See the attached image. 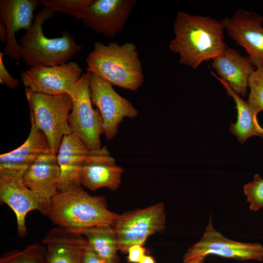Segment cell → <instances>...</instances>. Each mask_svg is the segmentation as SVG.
I'll return each mask as SVG.
<instances>
[{
    "instance_id": "10",
    "label": "cell",
    "mask_w": 263,
    "mask_h": 263,
    "mask_svg": "<svg viewBox=\"0 0 263 263\" xmlns=\"http://www.w3.org/2000/svg\"><path fill=\"white\" fill-rule=\"evenodd\" d=\"M0 199L14 212L19 237L28 234L25 218L29 212L37 210L48 216L50 211L51 198L30 189L21 177L0 176Z\"/></svg>"
},
{
    "instance_id": "19",
    "label": "cell",
    "mask_w": 263,
    "mask_h": 263,
    "mask_svg": "<svg viewBox=\"0 0 263 263\" xmlns=\"http://www.w3.org/2000/svg\"><path fill=\"white\" fill-rule=\"evenodd\" d=\"M89 151L73 133L63 137L56 153L60 172L58 191L71 186L81 185V169Z\"/></svg>"
},
{
    "instance_id": "9",
    "label": "cell",
    "mask_w": 263,
    "mask_h": 263,
    "mask_svg": "<svg viewBox=\"0 0 263 263\" xmlns=\"http://www.w3.org/2000/svg\"><path fill=\"white\" fill-rule=\"evenodd\" d=\"M90 88L92 104L99 110L103 119L104 134L107 140L112 139L116 135L118 126L124 118H135L138 111L110 83L92 73Z\"/></svg>"
},
{
    "instance_id": "20",
    "label": "cell",
    "mask_w": 263,
    "mask_h": 263,
    "mask_svg": "<svg viewBox=\"0 0 263 263\" xmlns=\"http://www.w3.org/2000/svg\"><path fill=\"white\" fill-rule=\"evenodd\" d=\"M60 174L56 154L51 151L40 155L30 165L22 180L30 189L52 198L58 192Z\"/></svg>"
},
{
    "instance_id": "16",
    "label": "cell",
    "mask_w": 263,
    "mask_h": 263,
    "mask_svg": "<svg viewBox=\"0 0 263 263\" xmlns=\"http://www.w3.org/2000/svg\"><path fill=\"white\" fill-rule=\"evenodd\" d=\"M31 129L24 143L18 148L0 155V176L21 177L40 155L51 151L45 134L30 119Z\"/></svg>"
},
{
    "instance_id": "26",
    "label": "cell",
    "mask_w": 263,
    "mask_h": 263,
    "mask_svg": "<svg viewBox=\"0 0 263 263\" xmlns=\"http://www.w3.org/2000/svg\"><path fill=\"white\" fill-rule=\"evenodd\" d=\"M244 192L250 210L263 208V178L259 174H255L253 180L244 186Z\"/></svg>"
},
{
    "instance_id": "21",
    "label": "cell",
    "mask_w": 263,
    "mask_h": 263,
    "mask_svg": "<svg viewBox=\"0 0 263 263\" xmlns=\"http://www.w3.org/2000/svg\"><path fill=\"white\" fill-rule=\"evenodd\" d=\"M211 74L217 79L226 91L227 94L234 100L237 111V121L230 125L229 130L241 143L253 136L263 138V128L260 125L257 115L253 112L247 100L232 89L226 82L220 78L215 73Z\"/></svg>"
},
{
    "instance_id": "13",
    "label": "cell",
    "mask_w": 263,
    "mask_h": 263,
    "mask_svg": "<svg viewBox=\"0 0 263 263\" xmlns=\"http://www.w3.org/2000/svg\"><path fill=\"white\" fill-rule=\"evenodd\" d=\"M136 3L135 0H93L82 22L96 33L113 38L124 29Z\"/></svg>"
},
{
    "instance_id": "17",
    "label": "cell",
    "mask_w": 263,
    "mask_h": 263,
    "mask_svg": "<svg viewBox=\"0 0 263 263\" xmlns=\"http://www.w3.org/2000/svg\"><path fill=\"white\" fill-rule=\"evenodd\" d=\"M42 244L46 248V263H82L88 242L82 233L57 226L48 232Z\"/></svg>"
},
{
    "instance_id": "12",
    "label": "cell",
    "mask_w": 263,
    "mask_h": 263,
    "mask_svg": "<svg viewBox=\"0 0 263 263\" xmlns=\"http://www.w3.org/2000/svg\"><path fill=\"white\" fill-rule=\"evenodd\" d=\"M83 71L74 61L52 66L30 67L21 73L25 88L33 92L48 95L67 93L80 78Z\"/></svg>"
},
{
    "instance_id": "7",
    "label": "cell",
    "mask_w": 263,
    "mask_h": 263,
    "mask_svg": "<svg viewBox=\"0 0 263 263\" xmlns=\"http://www.w3.org/2000/svg\"><path fill=\"white\" fill-rule=\"evenodd\" d=\"M166 222V214L162 203L119 215L113 225L119 250L126 253L132 245H143L150 236L165 229Z\"/></svg>"
},
{
    "instance_id": "24",
    "label": "cell",
    "mask_w": 263,
    "mask_h": 263,
    "mask_svg": "<svg viewBox=\"0 0 263 263\" xmlns=\"http://www.w3.org/2000/svg\"><path fill=\"white\" fill-rule=\"evenodd\" d=\"M0 263H46V248L43 244H36L22 250H11L2 255Z\"/></svg>"
},
{
    "instance_id": "27",
    "label": "cell",
    "mask_w": 263,
    "mask_h": 263,
    "mask_svg": "<svg viewBox=\"0 0 263 263\" xmlns=\"http://www.w3.org/2000/svg\"><path fill=\"white\" fill-rule=\"evenodd\" d=\"M4 55L3 52H0V82L10 89H14L19 85V80L13 78L5 68L3 60Z\"/></svg>"
},
{
    "instance_id": "23",
    "label": "cell",
    "mask_w": 263,
    "mask_h": 263,
    "mask_svg": "<svg viewBox=\"0 0 263 263\" xmlns=\"http://www.w3.org/2000/svg\"><path fill=\"white\" fill-rule=\"evenodd\" d=\"M93 0H41L44 7L56 13L67 14L76 19L86 18Z\"/></svg>"
},
{
    "instance_id": "3",
    "label": "cell",
    "mask_w": 263,
    "mask_h": 263,
    "mask_svg": "<svg viewBox=\"0 0 263 263\" xmlns=\"http://www.w3.org/2000/svg\"><path fill=\"white\" fill-rule=\"evenodd\" d=\"M87 71L112 85L137 91L143 84L144 75L136 45L126 42L107 44L96 41L87 59Z\"/></svg>"
},
{
    "instance_id": "6",
    "label": "cell",
    "mask_w": 263,
    "mask_h": 263,
    "mask_svg": "<svg viewBox=\"0 0 263 263\" xmlns=\"http://www.w3.org/2000/svg\"><path fill=\"white\" fill-rule=\"evenodd\" d=\"M91 73L82 74L68 91L72 102L68 117L72 133L81 140L91 150L101 148L100 136L104 134L103 119L98 109L92 106L90 79Z\"/></svg>"
},
{
    "instance_id": "1",
    "label": "cell",
    "mask_w": 263,
    "mask_h": 263,
    "mask_svg": "<svg viewBox=\"0 0 263 263\" xmlns=\"http://www.w3.org/2000/svg\"><path fill=\"white\" fill-rule=\"evenodd\" d=\"M224 30L221 21L214 18L178 12L173 25L175 37L169 48L179 55L180 64L197 69L226 48Z\"/></svg>"
},
{
    "instance_id": "31",
    "label": "cell",
    "mask_w": 263,
    "mask_h": 263,
    "mask_svg": "<svg viewBox=\"0 0 263 263\" xmlns=\"http://www.w3.org/2000/svg\"><path fill=\"white\" fill-rule=\"evenodd\" d=\"M139 263H155V261L152 257L145 255Z\"/></svg>"
},
{
    "instance_id": "22",
    "label": "cell",
    "mask_w": 263,
    "mask_h": 263,
    "mask_svg": "<svg viewBox=\"0 0 263 263\" xmlns=\"http://www.w3.org/2000/svg\"><path fill=\"white\" fill-rule=\"evenodd\" d=\"M89 246L108 263H119L117 236L111 225H97L88 228L81 233Z\"/></svg>"
},
{
    "instance_id": "2",
    "label": "cell",
    "mask_w": 263,
    "mask_h": 263,
    "mask_svg": "<svg viewBox=\"0 0 263 263\" xmlns=\"http://www.w3.org/2000/svg\"><path fill=\"white\" fill-rule=\"evenodd\" d=\"M118 215L108 209L104 197L91 196L81 186L73 185L51 198L48 216L58 226L81 233L95 226H113Z\"/></svg>"
},
{
    "instance_id": "14",
    "label": "cell",
    "mask_w": 263,
    "mask_h": 263,
    "mask_svg": "<svg viewBox=\"0 0 263 263\" xmlns=\"http://www.w3.org/2000/svg\"><path fill=\"white\" fill-rule=\"evenodd\" d=\"M40 4V0H0V22L5 27L7 34L5 55L16 61L22 58L16 33L31 28L35 19L34 12Z\"/></svg>"
},
{
    "instance_id": "33",
    "label": "cell",
    "mask_w": 263,
    "mask_h": 263,
    "mask_svg": "<svg viewBox=\"0 0 263 263\" xmlns=\"http://www.w3.org/2000/svg\"><path fill=\"white\" fill-rule=\"evenodd\" d=\"M204 263V262H203V263Z\"/></svg>"
},
{
    "instance_id": "8",
    "label": "cell",
    "mask_w": 263,
    "mask_h": 263,
    "mask_svg": "<svg viewBox=\"0 0 263 263\" xmlns=\"http://www.w3.org/2000/svg\"><path fill=\"white\" fill-rule=\"evenodd\" d=\"M211 216L200 240L192 245L184 255L183 262L208 255L233 259L239 261H263V245L232 240L224 236L213 226Z\"/></svg>"
},
{
    "instance_id": "11",
    "label": "cell",
    "mask_w": 263,
    "mask_h": 263,
    "mask_svg": "<svg viewBox=\"0 0 263 263\" xmlns=\"http://www.w3.org/2000/svg\"><path fill=\"white\" fill-rule=\"evenodd\" d=\"M221 21L231 38L244 48L254 67H263V16L239 9Z\"/></svg>"
},
{
    "instance_id": "25",
    "label": "cell",
    "mask_w": 263,
    "mask_h": 263,
    "mask_svg": "<svg viewBox=\"0 0 263 263\" xmlns=\"http://www.w3.org/2000/svg\"><path fill=\"white\" fill-rule=\"evenodd\" d=\"M250 93L247 100L253 112L257 115L263 111V67L256 68L248 82Z\"/></svg>"
},
{
    "instance_id": "28",
    "label": "cell",
    "mask_w": 263,
    "mask_h": 263,
    "mask_svg": "<svg viewBox=\"0 0 263 263\" xmlns=\"http://www.w3.org/2000/svg\"><path fill=\"white\" fill-rule=\"evenodd\" d=\"M146 249L143 245L136 244L131 246L128 251V261L131 263H139L146 255Z\"/></svg>"
},
{
    "instance_id": "15",
    "label": "cell",
    "mask_w": 263,
    "mask_h": 263,
    "mask_svg": "<svg viewBox=\"0 0 263 263\" xmlns=\"http://www.w3.org/2000/svg\"><path fill=\"white\" fill-rule=\"evenodd\" d=\"M123 172L124 169L116 164L106 146L91 150L82 165L81 185L92 191L101 188L116 190Z\"/></svg>"
},
{
    "instance_id": "30",
    "label": "cell",
    "mask_w": 263,
    "mask_h": 263,
    "mask_svg": "<svg viewBox=\"0 0 263 263\" xmlns=\"http://www.w3.org/2000/svg\"><path fill=\"white\" fill-rule=\"evenodd\" d=\"M0 39L2 43L5 44L7 40V34L5 27L0 22Z\"/></svg>"
},
{
    "instance_id": "32",
    "label": "cell",
    "mask_w": 263,
    "mask_h": 263,
    "mask_svg": "<svg viewBox=\"0 0 263 263\" xmlns=\"http://www.w3.org/2000/svg\"><path fill=\"white\" fill-rule=\"evenodd\" d=\"M205 258H198L189 261L187 262L186 263H203Z\"/></svg>"
},
{
    "instance_id": "5",
    "label": "cell",
    "mask_w": 263,
    "mask_h": 263,
    "mask_svg": "<svg viewBox=\"0 0 263 263\" xmlns=\"http://www.w3.org/2000/svg\"><path fill=\"white\" fill-rule=\"evenodd\" d=\"M30 119L46 136L51 151L57 153L63 137L72 133L68 117L72 109L69 95H48L25 88Z\"/></svg>"
},
{
    "instance_id": "18",
    "label": "cell",
    "mask_w": 263,
    "mask_h": 263,
    "mask_svg": "<svg viewBox=\"0 0 263 263\" xmlns=\"http://www.w3.org/2000/svg\"><path fill=\"white\" fill-rule=\"evenodd\" d=\"M212 60L211 65L217 75L242 97L245 96L249 77L255 69L249 58L227 46Z\"/></svg>"
},
{
    "instance_id": "4",
    "label": "cell",
    "mask_w": 263,
    "mask_h": 263,
    "mask_svg": "<svg viewBox=\"0 0 263 263\" xmlns=\"http://www.w3.org/2000/svg\"><path fill=\"white\" fill-rule=\"evenodd\" d=\"M55 15V12L44 7L35 15L31 28L20 37L18 43L21 47V58L27 66L66 64L82 49L67 31L62 32V36L58 38H49L45 36L43 25Z\"/></svg>"
},
{
    "instance_id": "29",
    "label": "cell",
    "mask_w": 263,
    "mask_h": 263,
    "mask_svg": "<svg viewBox=\"0 0 263 263\" xmlns=\"http://www.w3.org/2000/svg\"><path fill=\"white\" fill-rule=\"evenodd\" d=\"M82 263H108L87 244L84 251Z\"/></svg>"
}]
</instances>
